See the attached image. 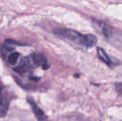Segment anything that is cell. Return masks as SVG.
Here are the masks:
<instances>
[{
    "mask_svg": "<svg viewBox=\"0 0 122 121\" xmlns=\"http://www.w3.org/2000/svg\"><path fill=\"white\" fill-rule=\"evenodd\" d=\"M54 33L57 37L69 40L86 48H91L97 43V37L93 34H81L68 28H56L54 30Z\"/></svg>",
    "mask_w": 122,
    "mask_h": 121,
    "instance_id": "cell-1",
    "label": "cell"
},
{
    "mask_svg": "<svg viewBox=\"0 0 122 121\" xmlns=\"http://www.w3.org/2000/svg\"><path fill=\"white\" fill-rule=\"evenodd\" d=\"M31 59L32 61V63L37 66H41L43 70H47L49 68V64L47 59L42 53H38V52H34L31 56Z\"/></svg>",
    "mask_w": 122,
    "mask_h": 121,
    "instance_id": "cell-2",
    "label": "cell"
},
{
    "mask_svg": "<svg viewBox=\"0 0 122 121\" xmlns=\"http://www.w3.org/2000/svg\"><path fill=\"white\" fill-rule=\"evenodd\" d=\"M8 106H9V101L5 95L3 87L0 86V117H3L6 115Z\"/></svg>",
    "mask_w": 122,
    "mask_h": 121,
    "instance_id": "cell-3",
    "label": "cell"
},
{
    "mask_svg": "<svg viewBox=\"0 0 122 121\" xmlns=\"http://www.w3.org/2000/svg\"><path fill=\"white\" fill-rule=\"evenodd\" d=\"M27 102L30 105L31 108L32 110V112L34 113L35 116L37 117L38 120H47V117L46 116V115L44 114V112L41 110L38 107V105L34 102V100L31 98H27Z\"/></svg>",
    "mask_w": 122,
    "mask_h": 121,
    "instance_id": "cell-4",
    "label": "cell"
},
{
    "mask_svg": "<svg viewBox=\"0 0 122 121\" xmlns=\"http://www.w3.org/2000/svg\"><path fill=\"white\" fill-rule=\"evenodd\" d=\"M97 56L99 57V59L102 62L106 63L107 66H112V61L111 60L108 55L106 54V52L104 51V49L101 47H98L97 48Z\"/></svg>",
    "mask_w": 122,
    "mask_h": 121,
    "instance_id": "cell-5",
    "label": "cell"
},
{
    "mask_svg": "<svg viewBox=\"0 0 122 121\" xmlns=\"http://www.w3.org/2000/svg\"><path fill=\"white\" fill-rule=\"evenodd\" d=\"M115 89H116V92L119 94L120 96L122 97V82L116 83L115 84Z\"/></svg>",
    "mask_w": 122,
    "mask_h": 121,
    "instance_id": "cell-6",
    "label": "cell"
}]
</instances>
